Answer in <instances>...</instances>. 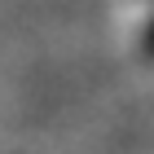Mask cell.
I'll list each match as a JSON object with an SVG mask.
<instances>
[{
    "label": "cell",
    "mask_w": 154,
    "mask_h": 154,
    "mask_svg": "<svg viewBox=\"0 0 154 154\" xmlns=\"http://www.w3.org/2000/svg\"><path fill=\"white\" fill-rule=\"evenodd\" d=\"M145 44H150V53H154V18H150V31H145Z\"/></svg>",
    "instance_id": "1"
}]
</instances>
